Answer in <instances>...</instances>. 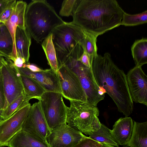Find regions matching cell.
<instances>
[{
	"mask_svg": "<svg viewBox=\"0 0 147 147\" xmlns=\"http://www.w3.org/2000/svg\"><path fill=\"white\" fill-rule=\"evenodd\" d=\"M124 12L116 0H79L71 22L98 36L121 25Z\"/></svg>",
	"mask_w": 147,
	"mask_h": 147,
	"instance_id": "obj_1",
	"label": "cell"
},
{
	"mask_svg": "<svg viewBox=\"0 0 147 147\" xmlns=\"http://www.w3.org/2000/svg\"><path fill=\"white\" fill-rule=\"evenodd\" d=\"M91 67L95 81L111 98L118 111L128 117L133 111V102L127 84L126 76L112 60L110 54L97 55L91 61Z\"/></svg>",
	"mask_w": 147,
	"mask_h": 147,
	"instance_id": "obj_2",
	"label": "cell"
},
{
	"mask_svg": "<svg viewBox=\"0 0 147 147\" xmlns=\"http://www.w3.org/2000/svg\"><path fill=\"white\" fill-rule=\"evenodd\" d=\"M64 22L46 0H33L27 5L26 28L31 37L37 42H42L56 27Z\"/></svg>",
	"mask_w": 147,
	"mask_h": 147,
	"instance_id": "obj_3",
	"label": "cell"
},
{
	"mask_svg": "<svg viewBox=\"0 0 147 147\" xmlns=\"http://www.w3.org/2000/svg\"><path fill=\"white\" fill-rule=\"evenodd\" d=\"M67 107L66 122L74 129L86 135H90L100 127L98 116L99 111L97 106L87 102L69 100Z\"/></svg>",
	"mask_w": 147,
	"mask_h": 147,
	"instance_id": "obj_4",
	"label": "cell"
},
{
	"mask_svg": "<svg viewBox=\"0 0 147 147\" xmlns=\"http://www.w3.org/2000/svg\"><path fill=\"white\" fill-rule=\"evenodd\" d=\"M83 52L82 46L78 44L67 58L63 65H66L78 76L87 97V102L97 106L105 97L99 94L100 89L94 79L92 67H87L78 60Z\"/></svg>",
	"mask_w": 147,
	"mask_h": 147,
	"instance_id": "obj_5",
	"label": "cell"
},
{
	"mask_svg": "<svg viewBox=\"0 0 147 147\" xmlns=\"http://www.w3.org/2000/svg\"><path fill=\"white\" fill-rule=\"evenodd\" d=\"M52 34L59 67L63 64L76 45H81L84 37V31L72 22H65L56 27Z\"/></svg>",
	"mask_w": 147,
	"mask_h": 147,
	"instance_id": "obj_6",
	"label": "cell"
},
{
	"mask_svg": "<svg viewBox=\"0 0 147 147\" xmlns=\"http://www.w3.org/2000/svg\"><path fill=\"white\" fill-rule=\"evenodd\" d=\"M61 94L46 91L39 100L47 123L50 130L66 124L67 106Z\"/></svg>",
	"mask_w": 147,
	"mask_h": 147,
	"instance_id": "obj_7",
	"label": "cell"
},
{
	"mask_svg": "<svg viewBox=\"0 0 147 147\" xmlns=\"http://www.w3.org/2000/svg\"><path fill=\"white\" fill-rule=\"evenodd\" d=\"M0 67L5 98L4 109L23 93L24 90L21 74L17 67L3 57Z\"/></svg>",
	"mask_w": 147,
	"mask_h": 147,
	"instance_id": "obj_8",
	"label": "cell"
},
{
	"mask_svg": "<svg viewBox=\"0 0 147 147\" xmlns=\"http://www.w3.org/2000/svg\"><path fill=\"white\" fill-rule=\"evenodd\" d=\"M56 73L64 98L69 100L87 102L85 93L75 73L65 65L59 66Z\"/></svg>",
	"mask_w": 147,
	"mask_h": 147,
	"instance_id": "obj_9",
	"label": "cell"
},
{
	"mask_svg": "<svg viewBox=\"0 0 147 147\" xmlns=\"http://www.w3.org/2000/svg\"><path fill=\"white\" fill-rule=\"evenodd\" d=\"M86 137L66 123L51 130L46 141L49 147H74Z\"/></svg>",
	"mask_w": 147,
	"mask_h": 147,
	"instance_id": "obj_10",
	"label": "cell"
},
{
	"mask_svg": "<svg viewBox=\"0 0 147 147\" xmlns=\"http://www.w3.org/2000/svg\"><path fill=\"white\" fill-rule=\"evenodd\" d=\"M31 106L29 103L0 123V146H7L12 138L22 130Z\"/></svg>",
	"mask_w": 147,
	"mask_h": 147,
	"instance_id": "obj_11",
	"label": "cell"
},
{
	"mask_svg": "<svg viewBox=\"0 0 147 147\" xmlns=\"http://www.w3.org/2000/svg\"><path fill=\"white\" fill-rule=\"evenodd\" d=\"M142 66H136L126 75L129 90L133 101L147 106V76Z\"/></svg>",
	"mask_w": 147,
	"mask_h": 147,
	"instance_id": "obj_12",
	"label": "cell"
},
{
	"mask_svg": "<svg viewBox=\"0 0 147 147\" xmlns=\"http://www.w3.org/2000/svg\"><path fill=\"white\" fill-rule=\"evenodd\" d=\"M22 130L40 138L46 142V138L50 130L39 101L31 106Z\"/></svg>",
	"mask_w": 147,
	"mask_h": 147,
	"instance_id": "obj_13",
	"label": "cell"
},
{
	"mask_svg": "<svg viewBox=\"0 0 147 147\" xmlns=\"http://www.w3.org/2000/svg\"><path fill=\"white\" fill-rule=\"evenodd\" d=\"M18 69L21 74L35 80L46 91L61 94L57 73L52 69L44 70L38 72H32L26 67Z\"/></svg>",
	"mask_w": 147,
	"mask_h": 147,
	"instance_id": "obj_14",
	"label": "cell"
},
{
	"mask_svg": "<svg viewBox=\"0 0 147 147\" xmlns=\"http://www.w3.org/2000/svg\"><path fill=\"white\" fill-rule=\"evenodd\" d=\"M27 3L23 1H17L11 15L4 24L13 39V50L11 55L8 58L12 61L18 57L15 43V34L17 27L26 28L25 14Z\"/></svg>",
	"mask_w": 147,
	"mask_h": 147,
	"instance_id": "obj_15",
	"label": "cell"
},
{
	"mask_svg": "<svg viewBox=\"0 0 147 147\" xmlns=\"http://www.w3.org/2000/svg\"><path fill=\"white\" fill-rule=\"evenodd\" d=\"M133 123L134 121L128 117L120 118L115 122L111 133L118 145H127L132 134Z\"/></svg>",
	"mask_w": 147,
	"mask_h": 147,
	"instance_id": "obj_16",
	"label": "cell"
},
{
	"mask_svg": "<svg viewBox=\"0 0 147 147\" xmlns=\"http://www.w3.org/2000/svg\"><path fill=\"white\" fill-rule=\"evenodd\" d=\"M8 147H49L42 139L22 130L8 142Z\"/></svg>",
	"mask_w": 147,
	"mask_h": 147,
	"instance_id": "obj_17",
	"label": "cell"
},
{
	"mask_svg": "<svg viewBox=\"0 0 147 147\" xmlns=\"http://www.w3.org/2000/svg\"><path fill=\"white\" fill-rule=\"evenodd\" d=\"M31 38L26 28L17 27L15 34V43L17 56L24 58L26 63L28 62L30 57Z\"/></svg>",
	"mask_w": 147,
	"mask_h": 147,
	"instance_id": "obj_18",
	"label": "cell"
},
{
	"mask_svg": "<svg viewBox=\"0 0 147 147\" xmlns=\"http://www.w3.org/2000/svg\"><path fill=\"white\" fill-rule=\"evenodd\" d=\"M147 121H134L132 134L127 145L129 147H147Z\"/></svg>",
	"mask_w": 147,
	"mask_h": 147,
	"instance_id": "obj_19",
	"label": "cell"
},
{
	"mask_svg": "<svg viewBox=\"0 0 147 147\" xmlns=\"http://www.w3.org/2000/svg\"><path fill=\"white\" fill-rule=\"evenodd\" d=\"M132 55L136 66H142L147 63V39L135 41L131 47Z\"/></svg>",
	"mask_w": 147,
	"mask_h": 147,
	"instance_id": "obj_20",
	"label": "cell"
},
{
	"mask_svg": "<svg viewBox=\"0 0 147 147\" xmlns=\"http://www.w3.org/2000/svg\"><path fill=\"white\" fill-rule=\"evenodd\" d=\"M24 94L32 98L40 100L46 90L38 82L28 77L21 74Z\"/></svg>",
	"mask_w": 147,
	"mask_h": 147,
	"instance_id": "obj_21",
	"label": "cell"
},
{
	"mask_svg": "<svg viewBox=\"0 0 147 147\" xmlns=\"http://www.w3.org/2000/svg\"><path fill=\"white\" fill-rule=\"evenodd\" d=\"M41 45L51 68L57 72L59 67L56 50L52 41V34L43 40Z\"/></svg>",
	"mask_w": 147,
	"mask_h": 147,
	"instance_id": "obj_22",
	"label": "cell"
},
{
	"mask_svg": "<svg viewBox=\"0 0 147 147\" xmlns=\"http://www.w3.org/2000/svg\"><path fill=\"white\" fill-rule=\"evenodd\" d=\"M88 137L101 144L119 146L112 135L111 130L102 123H101L100 128L90 135Z\"/></svg>",
	"mask_w": 147,
	"mask_h": 147,
	"instance_id": "obj_23",
	"label": "cell"
},
{
	"mask_svg": "<svg viewBox=\"0 0 147 147\" xmlns=\"http://www.w3.org/2000/svg\"><path fill=\"white\" fill-rule=\"evenodd\" d=\"M31 99V97L26 96L24 92L3 109V120L8 119L16 111L28 105Z\"/></svg>",
	"mask_w": 147,
	"mask_h": 147,
	"instance_id": "obj_24",
	"label": "cell"
},
{
	"mask_svg": "<svg viewBox=\"0 0 147 147\" xmlns=\"http://www.w3.org/2000/svg\"><path fill=\"white\" fill-rule=\"evenodd\" d=\"M84 31V37L80 45L84 51L90 55L92 60L97 55L96 42L98 36L89 32Z\"/></svg>",
	"mask_w": 147,
	"mask_h": 147,
	"instance_id": "obj_25",
	"label": "cell"
},
{
	"mask_svg": "<svg viewBox=\"0 0 147 147\" xmlns=\"http://www.w3.org/2000/svg\"><path fill=\"white\" fill-rule=\"evenodd\" d=\"M147 10L136 14L131 15L124 12L121 25L126 26H134L146 23Z\"/></svg>",
	"mask_w": 147,
	"mask_h": 147,
	"instance_id": "obj_26",
	"label": "cell"
},
{
	"mask_svg": "<svg viewBox=\"0 0 147 147\" xmlns=\"http://www.w3.org/2000/svg\"><path fill=\"white\" fill-rule=\"evenodd\" d=\"M13 46L12 37L6 28L0 34V53L7 59L12 53Z\"/></svg>",
	"mask_w": 147,
	"mask_h": 147,
	"instance_id": "obj_27",
	"label": "cell"
},
{
	"mask_svg": "<svg viewBox=\"0 0 147 147\" xmlns=\"http://www.w3.org/2000/svg\"><path fill=\"white\" fill-rule=\"evenodd\" d=\"M79 0H65L63 1L59 14L62 16H72L74 11Z\"/></svg>",
	"mask_w": 147,
	"mask_h": 147,
	"instance_id": "obj_28",
	"label": "cell"
},
{
	"mask_svg": "<svg viewBox=\"0 0 147 147\" xmlns=\"http://www.w3.org/2000/svg\"><path fill=\"white\" fill-rule=\"evenodd\" d=\"M17 1L9 0L7 6L0 15V23L5 24L11 16Z\"/></svg>",
	"mask_w": 147,
	"mask_h": 147,
	"instance_id": "obj_29",
	"label": "cell"
},
{
	"mask_svg": "<svg viewBox=\"0 0 147 147\" xmlns=\"http://www.w3.org/2000/svg\"><path fill=\"white\" fill-rule=\"evenodd\" d=\"M101 144L88 137L82 139L74 147H101Z\"/></svg>",
	"mask_w": 147,
	"mask_h": 147,
	"instance_id": "obj_30",
	"label": "cell"
},
{
	"mask_svg": "<svg viewBox=\"0 0 147 147\" xmlns=\"http://www.w3.org/2000/svg\"><path fill=\"white\" fill-rule=\"evenodd\" d=\"M81 63L87 67L91 68V61L89 55L84 51V52L78 59Z\"/></svg>",
	"mask_w": 147,
	"mask_h": 147,
	"instance_id": "obj_31",
	"label": "cell"
},
{
	"mask_svg": "<svg viewBox=\"0 0 147 147\" xmlns=\"http://www.w3.org/2000/svg\"><path fill=\"white\" fill-rule=\"evenodd\" d=\"M5 102V98L0 67V109H3Z\"/></svg>",
	"mask_w": 147,
	"mask_h": 147,
	"instance_id": "obj_32",
	"label": "cell"
},
{
	"mask_svg": "<svg viewBox=\"0 0 147 147\" xmlns=\"http://www.w3.org/2000/svg\"><path fill=\"white\" fill-rule=\"evenodd\" d=\"M8 60L10 61L14 66L17 68L25 67V65L26 62L25 59L21 57L18 56L12 61Z\"/></svg>",
	"mask_w": 147,
	"mask_h": 147,
	"instance_id": "obj_33",
	"label": "cell"
},
{
	"mask_svg": "<svg viewBox=\"0 0 147 147\" xmlns=\"http://www.w3.org/2000/svg\"><path fill=\"white\" fill-rule=\"evenodd\" d=\"M25 67L33 72H40L44 70L38 67L36 65L33 64H30L28 62L26 63Z\"/></svg>",
	"mask_w": 147,
	"mask_h": 147,
	"instance_id": "obj_34",
	"label": "cell"
},
{
	"mask_svg": "<svg viewBox=\"0 0 147 147\" xmlns=\"http://www.w3.org/2000/svg\"><path fill=\"white\" fill-rule=\"evenodd\" d=\"M9 0H0V15L6 7Z\"/></svg>",
	"mask_w": 147,
	"mask_h": 147,
	"instance_id": "obj_35",
	"label": "cell"
},
{
	"mask_svg": "<svg viewBox=\"0 0 147 147\" xmlns=\"http://www.w3.org/2000/svg\"><path fill=\"white\" fill-rule=\"evenodd\" d=\"M6 28L5 24L0 23V34H1Z\"/></svg>",
	"mask_w": 147,
	"mask_h": 147,
	"instance_id": "obj_36",
	"label": "cell"
},
{
	"mask_svg": "<svg viewBox=\"0 0 147 147\" xmlns=\"http://www.w3.org/2000/svg\"><path fill=\"white\" fill-rule=\"evenodd\" d=\"M3 109H0V123L3 120Z\"/></svg>",
	"mask_w": 147,
	"mask_h": 147,
	"instance_id": "obj_37",
	"label": "cell"
},
{
	"mask_svg": "<svg viewBox=\"0 0 147 147\" xmlns=\"http://www.w3.org/2000/svg\"><path fill=\"white\" fill-rule=\"evenodd\" d=\"M101 144L102 145L101 147H115L113 145H109L104 143Z\"/></svg>",
	"mask_w": 147,
	"mask_h": 147,
	"instance_id": "obj_38",
	"label": "cell"
},
{
	"mask_svg": "<svg viewBox=\"0 0 147 147\" xmlns=\"http://www.w3.org/2000/svg\"><path fill=\"white\" fill-rule=\"evenodd\" d=\"M5 57L4 55L0 53V57Z\"/></svg>",
	"mask_w": 147,
	"mask_h": 147,
	"instance_id": "obj_39",
	"label": "cell"
},
{
	"mask_svg": "<svg viewBox=\"0 0 147 147\" xmlns=\"http://www.w3.org/2000/svg\"><path fill=\"white\" fill-rule=\"evenodd\" d=\"M123 147H129L128 145L123 146Z\"/></svg>",
	"mask_w": 147,
	"mask_h": 147,
	"instance_id": "obj_40",
	"label": "cell"
},
{
	"mask_svg": "<svg viewBox=\"0 0 147 147\" xmlns=\"http://www.w3.org/2000/svg\"><path fill=\"white\" fill-rule=\"evenodd\" d=\"M2 57H0V63H1V58Z\"/></svg>",
	"mask_w": 147,
	"mask_h": 147,
	"instance_id": "obj_41",
	"label": "cell"
}]
</instances>
